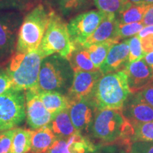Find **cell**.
I'll list each match as a JSON object with an SVG mask.
<instances>
[{
    "label": "cell",
    "mask_w": 153,
    "mask_h": 153,
    "mask_svg": "<svg viewBox=\"0 0 153 153\" xmlns=\"http://www.w3.org/2000/svg\"><path fill=\"white\" fill-rule=\"evenodd\" d=\"M91 131L93 137L104 145L132 144L133 126L121 109L97 111Z\"/></svg>",
    "instance_id": "cell-1"
},
{
    "label": "cell",
    "mask_w": 153,
    "mask_h": 153,
    "mask_svg": "<svg viewBox=\"0 0 153 153\" xmlns=\"http://www.w3.org/2000/svg\"><path fill=\"white\" fill-rule=\"evenodd\" d=\"M130 90L125 70L104 74L88 98L96 110L121 109Z\"/></svg>",
    "instance_id": "cell-2"
},
{
    "label": "cell",
    "mask_w": 153,
    "mask_h": 153,
    "mask_svg": "<svg viewBox=\"0 0 153 153\" xmlns=\"http://www.w3.org/2000/svg\"><path fill=\"white\" fill-rule=\"evenodd\" d=\"M53 11L43 4H38L25 16L19 28L15 53L37 51Z\"/></svg>",
    "instance_id": "cell-3"
},
{
    "label": "cell",
    "mask_w": 153,
    "mask_h": 153,
    "mask_svg": "<svg viewBox=\"0 0 153 153\" xmlns=\"http://www.w3.org/2000/svg\"><path fill=\"white\" fill-rule=\"evenodd\" d=\"M74 72L67 59L57 54L44 57L38 81V91L68 93Z\"/></svg>",
    "instance_id": "cell-4"
},
{
    "label": "cell",
    "mask_w": 153,
    "mask_h": 153,
    "mask_svg": "<svg viewBox=\"0 0 153 153\" xmlns=\"http://www.w3.org/2000/svg\"><path fill=\"white\" fill-rule=\"evenodd\" d=\"M43 58L38 50L27 53H14L6 70L12 80V88L37 91L38 75Z\"/></svg>",
    "instance_id": "cell-5"
},
{
    "label": "cell",
    "mask_w": 153,
    "mask_h": 153,
    "mask_svg": "<svg viewBox=\"0 0 153 153\" xmlns=\"http://www.w3.org/2000/svg\"><path fill=\"white\" fill-rule=\"evenodd\" d=\"M74 49L69 36L68 24L53 11L38 51L44 57L57 54L67 59Z\"/></svg>",
    "instance_id": "cell-6"
},
{
    "label": "cell",
    "mask_w": 153,
    "mask_h": 153,
    "mask_svg": "<svg viewBox=\"0 0 153 153\" xmlns=\"http://www.w3.org/2000/svg\"><path fill=\"white\" fill-rule=\"evenodd\" d=\"M25 117V91L11 88L0 95V132L15 128Z\"/></svg>",
    "instance_id": "cell-7"
},
{
    "label": "cell",
    "mask_w": 153,
    "mask_h": 153,
    "mask_svg": "<svg viewBox=\"0 0 153 153\" xmlns=\"http://www.w3.org/2000/svg\"><path fill=\"white\" fill-rule=\"evenodd\" d=\"M23 19V14L19 10L0 11V60L11 57L16 51Z\"/></svg>",
    "instance_id": "cell-8"
},
{
    "label": "cell",
    "mask_w": 153,
    "mask_h": 153,
    "mask_svg": "<svg viewBox=\"0 0 153 153\" xmlns=\"http://www.w3.org/2000/svg\"><path fill=\"white\" fill-rule=\"evenodd\" d=\"M104 16L105 14L101 11L91 10L72 18L68 24V33L72 43L83 45L92 35Z\"/></svg>",
    "instance_id": "cell-9"
},
{
    "label": "cell",
    "mask_w": 153,
    "mask_h": 153,
    "mask_svg": "<svg viewBox=\"0 0 153 153\" xmlns=\"http://www.w3.org/2000/svg\"><path fill=\"white\" fill-rule=\"evenodd\" d=\"M68 98L69 114L76 131H87L91 128L97 112L94 106L87 98Z\"/></svg>",
    "instance_id": "cell-10"
},
{
    "label": "cell",
    "mask_w": 153,
    "mask_h": 153,
    "mask_svg": "<svg viewBox=\"0 0 153 153\" xmlns=\"http://www.w3.org/2000/svg\"><path fill=\"white\" fill-rule=\"evenodd\" d=\"M25 98L26 119L31 129L36 130L48 126L54 116L50 114L45 108L42 101L38 98L37 91H25Z\"/></svg>",
    "instance_id": "cell-11"
},
{
    "label": "cell",
    "mask_w": 153,
    "mask_h": 153,
    "mask_svg": "<svg viewBox=\"0 0 153 153\" xmlns=\"http://www.w3.org/2000/svg\"><path fill=\"white\" fill-rule=\"evenodd\" d=\"M124 70L132 94L142 91L153 82V70L143 59L128 63Z\"/></svg>",
    "instance_id": "cell-12"
},
{
    "label": "cell",
    "mask_w": 153,
    "mask_h": 153,
    "mask_svg": "<svg viewBox=\"0 0 153 153\" xmlns=\"http://www.w3.org/2000/svg\"><path fill=\"white\" fill-rule=\"evenodd\" d=\"M102 74L100 70L74 72L72 85L66 95L69 97L88 99Z\"/></svg>",
    "instance_id": "cell-13"
},
{
    "label": "cell",
    "mask_w": 153,
    "mask_h": 153,
    "mask_svg": "<svg viewBox=\"0 0 153 153\" xmlns=\"http://www.w3.org/2000/svg\"><path fill=\"white\" fill-rule=\"evenodd\" d=\"M128 56V41L126 40L118 42L110 48L104 62L99 68V70L103 74L124 70L129 63Z\"/></svg>",
    "instance_id": "cell-14"
},
{
    "label": "cell",
    "mask_w": 153,
    "mask_h": 153,
    "mask_svg": "<svg viewBox=\"0 0 153 153\" xmlns=\"http://www.w3.org/2000/svg\"><path fill=\"white\" fill-rule=\"evenodd\" d=\"M121 110L131 122L153 121V108L140 100L135 94L126 99Z\"/></svg>",
    "instance_id": "cell-15"
},
{
    "label": "cell",
    "mask_w": 153,
    "mask_h": 153,
    "mask_svg": "<svg viewBox=\"0 0 153 153\" xmlns=\"http://www.w3.org/2000/svg\"><path fill=\"white\" fill-rule=\"evenodd\" d=\"M118 21L117 17L106 16L101 21L97 29L90 37L83 44L84 46H88L91 44L103 43V42L116 40L119 41L117 36Z\"/></svg>",
    "instance_id": "cell-16"
},
{
    "label": "cell",
    "mask_w": 153,
    "mask_h": 153,
    "mask_svg": "<svg viewBox=\"0 0 153 153\" xmlns=\"http://www.w3.org/2000/svg\"><path fill=\"white\" fill-rule=\"evenodd\" d=\"M67 60L70 66L75 71L93 72L99 70L94 65L86 48L82 44H74V49Z\"/></svg>",
    "instance_id": "cell-17"
},
{
    "label": "cell",
    "mask_w": 153,
    "mask_h": 153,
    "mask_svg": "<svg viewBox=\"0 0 153 153\" xmlns=\"http://www.w3.org/2000/svg\"><path fill=\"white\" fill-rule=\"evenodd\" d=\"M48 126L57 137L68 138L77 133L70 118L68 108L55 114Z\"/></svg>",
    "instance_id": "cell-18"
},
{
    "label": "cell",
    "mask_w": 153,
    "mask_h": 153,
    "mask_svg": "<svg viewBox=\"0 0 153 153\" xmlns=\"http://www.w3.org/2000/svg\"><path fill=\"white\" fill-rule=\"evenodd\" d=\"M57 137L49 126L33 130L31 140V153H45L52 146Z\"/></svg>",
    "instance_id": "cell-19"
},
{
    "label": "cell",
    "mask_w": 153,
    "mask_h": 153,
    "mask_svg": "<svg viewBox=\"0 0 153 153\" xmlns=\"http://www.w3.org/2000/svg\"><path fill=\"white\" fill-rule=\"evenodd\" d=\"M38 97L50 114L55 116L68 108V98L66 94L57 91H38Z\"/></svg>",
    "instance_id": "cell-20"
},
{
    "label": "cell",
    "mask_w": 153,
    "mask_h": 153,
    "mask_svg": "<svg viewBox=\"0 0 153 153\" xmlns=\"http://www.w3.org/2000/svg\"><path fill=\"white\" fill-rule=\"evenodd\" d=\"M148 5L143 2L128 3L117 16L118 23L126 24L141 22Z\"/></svg>",
    "instance_id": "cell-21"
},
{
    "label": "cell",
    "mask_w": 153,
    "mask_h": 153,
    "mask_svg": "<svg viewBox=\"0 0 153 153\" xmlns=\"http://www.w3.org/2000/svg\"><path fill=\"white\" fill-rule=\"evenodd\" d=\"M33 131L22 128H16L12 145L9 153H27L31 149V140Z\"/></svg>",
    "instance_id": "cell-22"
},
{
    "label": "cell",
    "mask_w": 153,
    "mask_h": 153,
    "mask_svg": "<svg viewBox=\"0 0 153 153\" xmlns=\"http://www.w3.org/2000/svg\"><path fill=\"white\" fill-rule=\"evenodd\" d=\"M118 42L119 41L116 40H109L103 43L91 44L88 46H85L89 53V57L94 65L98 70H99V68L104 62L111 48Z\"/></svg>",
    "instance_id": "cell-23"
},
{
    "label": "cell",
    "mask_w": 153,
    "mask_h": 153,
    "mask_svg": "<svg viewBox=\"0 0 153 153\" xmlns=\"http://www.w3.org/2000/svg\"><path fill=\"white\" fill-rule=\"evenodd\" d=\"M97 147L81 133H74L68 137L67 153H95Z\"/></svg>",
    "instance_id": "cell-24"
},
{
    "label": "cell",
    "mask_w": 153,
    "mask_h": 153,
    "mask_svg": "<svg viewBox=\"0 0 153 153\" xmlns=\"http://www.w3.org/2000/svg\"><path fill=\"white\" fill-rule=\"evenodd\" d=\"M98 10L106 16H116L129 2L126 0H93Z\"/></svg>",
    "instance_id": "cell-25"
},
{
    "label": "cell",
    "mask_w": 153,
    "mask_h": 153,
    "mask_svg": "<svg viewBox=\"0 0 153 153\" xmlns=\"http://www.w3.org/2000/svg\"><path fill=\"white\" fill-rule=\"evenodd\" d=\"M133 135L131 142H153V121L131 122Z\"/></svg>",
    "instance_id": "cell-26"
},
{
    "label": "cell",
    "mask_w": 153,
    "mask_h": 153,
    "mask_svg": "<svg viewBox=\"0 0 153 153\" xmlns=\"http://www.w3.org/2000/svg\"><path fill=\"white\" fill-rule=\"evenodd\" d=\"M63 16H70L85 7L87 0H53Z\"/></svg>",
    "instance_id": "cell-27"
},
{
    "label": "cell",
    "mask_w": 153,
    "mask_h": 153,
    "mask_svg": "<svg viewBox=\"0 0 153 153\" xmlns=\"http://www.w3.org/2000/svg\"><path fill=\"white\" fill-rule=\"evenodd\" d=\"M128 41L129 46L128 62L142 60L145 57V54L143 51L140 38L138 37V36H134L128 39Z\"/></svg>",
    "instance_id": "cell-28"
},
{
    "label": "cell",
    "mask_w": 153,
    "mask_h": 153,
    "mask_svg": "<svg viewBox=\"0 0 153 153\" xmlns=\"http://www.w3.org/2000/svg\"><path fill=\"white\" fill-rule=\"evenodd\" d=\"M144 25L142 22L132 23V24H118L117 36L118 40L124 39L129 37H133L144 27Z\"/></svg>",
    "instance_id": "cell-29"
},
{
    "label": "cell",
    "mask_w": 153,
    "mask_h": 153,
    "mask_svg": "<svg viewBox=\"0 0 153 153\" xmlns=\"http://www.w3.org/2000/svg\"><path fill=\"white\" fill-rule=\"evenodd\" d=\"M15 128L0 132V153L10 152Z\"/></svg>",
    "instance_id": "cell-30"
},
{
    "label": "cell",
    "mask_w": 153,
    "mask_h": 153,
    "mask_svg": "<svg viewBox=\"0 0 153 153\" xmlns=\"http://www.w3.org/2000/svg\"><path fill=\"white\" fill-rule=\"evenodd\" d=\"M101 153H140L131 148V144L108 145Z\"/></svg>",
    "instance_id": "cell-31"
},
{
    "label": "cell",
    "mask_w": 153,
    "mask_h": 153,
    "mask_svg": "<svg viewBox=\"0 0 153 153\" xmlns=\"http://www.w3.org/2000/svg\"><path fill=\"white\" fill-rule=\"evenodd\" d=\"M26 6L21 0H0V11L22 10Z\"/></svg>",
    "instance_id": "cell-32"
},
{
    "label": "cell",
    "mask_w": 153,
    "mask_h": 153,
    "mask_svg": "<svg viewBox=\"0 0 153 153\" xmlns=\"http://www.w3.org/2000/svg\"><path fill=\"white\" fill-rule=\"evenodd\" d=\"M68 138L57 137L52 146L45 153H67Z\"/></svg>",
    "instance_id": "cell-33"
},
{
    "label": "cell",
    "mask_w": 153,
    "mask_h": 153,
    "mask_svg": "<svg viewBox=\"0 0 153 153\" xmlns=\"http://www.w3.org/2000/svg\"><path fill=\"white\" fill-rule=\"evenodd\" d=\"M138 98L153 108V82L142 91L136 94Z\"/></svg>",
    "instance_id": "cell-34"
},
{
    "label": "cell",
    "mask_w": 153,
    "mask_h": 153,
    "mask_svg": "<svg viewBox=\"0 0 153 153\" xmlns=\"http://www.w3.org/2000/svg\"><path fill=\"white\" fill-rule=\"evenodd\" d=\"M12 87V80L7 70H0V95L11 89Z\"/></svg>",
    "instance_id": "cell-35"
},
{
    "label": "cell",
    "mask_w": 153,
    "mask_h": 153,
    "mask_svg": "<svg viewBox=\"0 0 153 153\" xmlns=\"http://www.w3.org/2000/svg\"><path fill=\"white\" fill-rule=\"evenodd\" d=\"M131 148L140 153H153V142H135Z\"/></svg>",
    "instance_id": "cell-36"
},
{
    "label": "cell",
    "mask_w": 153,
    "mask_h": 153,
    "mask_svg": "<svg viewBox=\"0 0 153 153\" xmlns=\"http://www.w3.org/2000/svg\"><path fill=\"white\" fill-rule=\"evenodd\" d=\"M141 45L145 55L153 51V35H149L140 39Z\"/></svg>",
    "instance_id": "cell-37"
},
{
    "label": "cell",
    "mask_w": 153,
    "mask_h": 153,
    "mask_svg": "<svg viewBox=\"0 0 153 153\" xmlns=\"http://www.w3.org/2000/svg\"><path fill=\"white\" fill-rule=\"evenodd\" d=\"M142 23L144 26L153 25V4L148 5V9L145 11L144 17H143Z\"/></svg>",
    "instance_id": "cell-38"
},
{
    "label": "cell",
    "mask_w": 153,
    "mask_h": 153,
    "mask_svg": "<svg viewBox=\"0 0 153 153\" xmlns=\"http://www.w3.org/2000/svg\"><path fill=\"white\" fill-rule=\"evenodd\" d=\"M149 35H153V25L144 26L143 29L139 32L138 37L141 39Z\"/></svg>",
    "instance_id": "cell-39"
},
{
    "label": "cell",
    "mask_w": 153,
    "mask_h": 153,
    "mask_svg": "<svg viewBox=\"0 0 153 153\" xmlns=\"http://www.w3.org/2000/svg\"><path fill=\"white\" fill-rule=\"evenodd\" d=\"M143 59L153 70V51L145 55V57H143Z\"/></svg>",
    "instance_id": "cell-40"
},
{
    "label": "cell",
    "mask_w": 153,
    "mask_h": 153,
    "mask_svg": "<svg viewBox=\"0 0 153 153\" xmlns=\"http://www.w3.org/2000/svg\"><path fill=\"white\" fill-rule=\"evenodd\" d=\"M126 1H128L129 3L137 4V3H140V2H142L143 0H126Z\"/></svg>",
    "instance_id": "cell-41"
},
{
    "label": "cell",
    "mask_w": 153,
    "mask_h": 153,
    "mask_svg": "<svg viewBox=\"0 0 153 153\" xmlns=\"http://www.w3.org/2000/svg\"><path fill=\"white\" fill-rule=\"evenodd\" d=\"M142 2L146 4H153V0H143Z\"/></svg>",
    "instance_id": "cell-42"
},
{
    "label": "cell",
    "mask_w": 153,
    "mask_h": 153,
    "mask_svg": "<svg viewBox=\"0 0 153 153\" xmlns=\"http://www.w3.org/2000/svg\"><path fill=\"white\" fill-rule=\"evenodd\" d=\"M21 1H22L23 2L26 4H29V2H30V1H31V0H21Z\"/></svg>",
    "instance_id": "cell-43"
}]
</instances>
